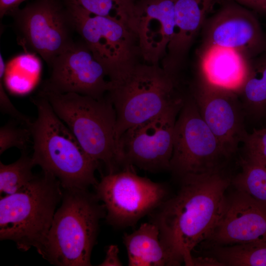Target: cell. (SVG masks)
Instances as JSON below:
<instances>
[{"label":"cell","mask_w":266,"mask_h":266,"mask_svg":"<svg viewBox=\"0 0 266 266\" xmlns=\"http://www.w3.org/2000/svg\"><path fill=\"white\" fill-rule=\"evenodd\" d=\"M180 180L177 194L150 214L151 222L158 227L174 266H194L192 252L209 237L221 218L232 177L222 171Z\"/></svg>","instance_id":"cell-1"},{"label":"cell","mask_w":266,"mask_h":266,"mask_svg":"<svg viewBox=\"0 0 266 266\" xmlns=\"http://www.w3.org/2000/svg\"><path fill=\"white\" fill-rule=\"evenodd\" d=\"M32 101L37 113L28 127L33 140L34 165L57 178L63 189L95 187L99 182L95 172L99 162L86 153L45 97L38 94Z\"/></svg>","instance_id":"cell-2"},{"label":"cell","mask_w":266,"mask_h":266,"mask_svg":"<svg viewBox=\"0 0 266 266\" xmlns=\"http://www.w3.org/2000/svg\"><path fill=\"white\" fill-rule=\"evenodd\" d=\"M63 190L41 256L57 266H90L104 205L88 189Z\"/></svg>","instance_id":"cell-3"},{"label":"cell","mask_w":266,"mask_h":266,"mask_svg":"<svg viewBox=\"0 0 266 266\" xmlns=\"http://www.w3.org/2000/svg\"><path fill=\"white\" fill-rule=\"evenodd\" d=\"M38 94L47 99L86 153L95 161L104 164L108 173L125 166L115 134L116 112L107 96L95 99L73 93L41 90Z\"/></svg>","instance_id":"cell-4"},{"label":"cell","mask_w":266,"mask_h":266,"mask_svg":"<svg viewBox=\"0 0 266 266\" xmlns=\"http://www.w3.org/2000/svg\"><path fill=\"white\" fill-rule=\"evenodd\" d=\"M63 190L54 175L42 171L19 191L0 197V240L17 248L32 247L41 256Z\"/></svg>","instance_id":"cell-5"},{"label":"cell","mask_w":266,"mask_h":266,"mask_svg":"<svg viewBox=\"0 0 266 266\" xmlns=\"http://www.w3.org/2000/svg\"><path fill=\"white\" fill-rule=\"evenodd\" d=\"M111 82L107 96L116 114L119 140L129 129L148 120L182 100L179 77L158 65L137 63L126 74Z\"/></svg>","instance_id":"cell-6"},{"label":"cell","mask_w":266,"mask_h":266,"mask_svg":"<svg viewBox=\"0 0 266 266\" xmlns=\"http://www.w3.org/2000/svg\"><path fill=\"white\" fill-rule=\"evenodd\" d=\"M232 159L203 121L189 91L175 124L169 170L181 179L225 171Z\"/></svg>","instance_id":"cell-7"},{"label":"cell","mask_w":266,"mask_h":266,"mask_svg":"<svg viewBox=\"0 0 266 266\" xmlns=\"http://www.w3.org/2000/svg\"><path fill=\"white\" fill-rule=\"evenodd\" d=\"M66 7L72 28L106 68L110 81L120 78L138 63V40L129 26L67 2Z\"/></svg>","instance_id":"cell-8"},{"label":"cell","mask_w":266,"mask_h":266,"mask_svg":"<svg viewBox=\"0 0 266 266\" xmlns=\"http://www.w3.org/2000/svg\"><path fill=\"white\" fill-rule=\"evenodd\" d=\"M94 188L104 205L107 223L118 229L135 226L168 195L166 185L139 176L131 166L103 176Z\"/></svg>","instance_id":"cell-9"},{"label":"cell","mask_w":266,"mask_h":266,"mask_svg":"<svg viewBox=\"0 0 266 266\" xmlns=\"http://www.w3.org/2000/svg\"><path fill=\"white\" fill-rule=\"evenodd\" d=\"M185 96L162 113L129 129L121 135L119 145L125 166H135L152 172L169 170L175 124Z\"/></svg>","instance_id":"cell-10"},{"label":"cell","mask_w":266,"mask_h":266,"mask_svg":"<svg viewBox=\"0 0 266 266\" xmlns=\"http://www.w3.org/2000/svg\"><path fill=\"white\" fill-rule=\"evenodd\" d=\"M23 45L50 66L73 42L67 9L58 0H36L12 14Z\"/></svg>","instance_id":"cell-11"},{"label":"cell","mask_w":266,"mask_h":266,"mask_svg":"<svg viewBox=\"0 0 266 266\" xmlns=\"http://www.w3.org/2000/svg\"><path fill=\"white\" fill-rule=\"evenodd\" d=\"M190 91L204 122L232 158L247 134L246 116L239 96L197 77Z\"/></svg>","instance_id":"cell-12"},{"label":"cell","mask_w":266,"mask_h":266,"mask_svg":"<svg viewBox=\"0 0 266 266\" xmlns=\"http://www.w3.org/2000/svg\"><path fill=\"white\" fill-rule=\"evenodd\" d=\"M206 18L202 44L234 50L251 59L266 50V34L255 13L231 0Z\"/></svg>","instance_id":"cell-13"},{"label":"cell","mask_w":266,"mask_h":266,"mask_svg":"<svg viewBox=\"0 0 266 266\" xmlns=\"http://www.w3.org/2000/svg\"><path fill=\"white\" fill-rule=\"evenodd\" d=\"M50 66V76L41 91L101 99L111 87L106 68L84 42H73Z\"/></svg>","instance_id":"cell-14"},{"label":"cell","mask_w":266,"mask_h":266,"mask_svg":"<svg viewBox=\"0 0 266 266\" xmlns=\"http://www.w3.org/2000/svg\"><path fill=\"white\" fill-rule=\"evenodd\" d=\"M266 240V204L235 189L227 195L222 215L203 246Z\"/></svg>","instance_id":"cell-15"},{"label":"cell","mask_w":266,"mask_h":266,"mask_svg":"<svg viewBox=\"0 0 266 266\" xmlns=\"http://www.w3.org/2000/svg\"><path fill=\"white\" fill-rule=\"evenodd\" d=\"M175 0H139L135 5L133 30L145 63L158 65L166 55L174 29Z\"/></svg>","instance_id":"cell-16"},{"label":"cell","mask_w":266,"mask_h":266,"mask_svg":"<svg viewBox=\"0 0 266 266\" xmlns=\"http://www.w3.org/2000/svg\"><path fill=\"white\" fill-rule=\"evenodd\" d=\"M215 0H175L174 34L162 67L179 77L188 53L214 5Z\"/></svg>","instance_id":"cell-17"},{"label":"cell","mask_w":266,"mask_h":266,"mask_svg":"<svg viewBox=\"0 0 266 266\" xmlns=\"http://www.w3.org/2000/svg\"><path fill=\"white\" fill-rule=\"evenodd\" d=\"M197 54V77L239 96L248 76L250 59L234 50L202 44Z\"/></svg>","instance_id":"cell-18"},{"label":"cell","mask_w":266,"mask_h":266,"mask_svg":"<svg viewBox=\"0 0 266 266\" xmlns=\"http://www.w3.org/2000/svg\"><path fill=\"white\" fill-rule=\"evenodd\" d=\"M123 241L129 266H174L160 240L159 228L152 222L142 223L132 233H125Z\"/></svg>","instance_id":"cell-19"},{"label":"cell","mask_w":266,"mask_h":266,"mask_svg":"<svg viewBox=\"0 0 266 266\" xmlns=\"http://www.w3.org/2000/svg\"><path fill=\"white\" fill-rule=\"evenodd\" d=\"M239 97L246 116L258 118L266 113V50L250 59L248 76Z\"/></svg>","instance_id":"cell-20"},{"label":"cell","mask_w":266,"mask_h":266,"mask_svg":"<svg viewBox=\"0 0 266 266\" xmlns=\"http://www.w3.org/2000/svg\"><path fill=\"white\" fill-rule=\"evenodd\" d=\"M203 248L221 266H266V240Z\"/></svg>","instance_id":"cell-21"},{"label":"cell","mask_w":266,"mask_h":266,"mask_svg":"<svg viewBox=\"0 0 266 266\" xmlns=\"http://www.w3.org/2000/svg\"><path fill=\"white\" fill-rule=\"evenodd\" d=\"M240 172L232 177L231 185L266 204V164L241 157Z\"/></svg>","instance_id":"cell-22"},{"label":"cell","mask_w":266,"mask_h":266,"mask_svg":"<svg viewBox=\"0 0 266 266\" xmlns=\"http://www.w3.org/2000/svg\"><path fill=\"white\" fill-rule=\"evenodd\" d=\"M34 166L32 156L24 152L13 163L5 165L0 162V197L14 194L27 185L35 176L32 172Z\"/></svg>","instance_id":"cell-23"},{"label":"cell","mask_w":266,"mask_h":266,"mask_svg":"<svg viewBox=\"0 0 266 266\" xmlns=\"http://www.w3.org/2000/svg\"><path fill=\"white\" fill-rule=\"evenodd\" d=\"M67 2L92 14L114 19L133 30L136 3L131 0H67Z\"/></svg>","instance_id":"cell-24"},{"label":"cell","mask_w":266,"mask_h":266,"mask_svg":"<svg viewBox=\"0 0 266 266\" xmlns=\"http://www.w3.org/2000/svg\"><path fill=\"white\" fill-rule=\"evenodd\" d=\"M32 139L30 129L8 123L0 128V154L12 147L26 150Z\"/></svg>","instance_id":"cell-25"},{"label":"cell","mask_w":266,"mask_h":266,"mask_svg":"<svg viewBox=\"0 0 266 266\" xmlns=\"http://www.w3.org/2000/svg\"><path fill=\"white\" fill-rule=\"evenodd\" d=\"M242 145V157L266 164V127L248 133Z\"/></svg>","instance_id":"cell-26"},{"label":"cell","mask_w":266,"mask_h":266,"mask_svg":"<svg viewBox=\"0 0 266 266\" xmlns=\"http://www.w3.org/2000/svg\"><path fill=\"white\" fill-rule=\"evenodd\" d=\"M0 109L1 112L10 115L26 127H28L32 122L29 117L20 112L12 104L5 91L0 78Z\"/></svg>","instance_id":"cell-27"},{"label":"cell","mask_w":266,"mask_h":266,"mask_svg":"<svg viewBox=\"0 0 266 266\" xmlns=\"http://www.w3.org/2000/svg\"><path fill=\"white\" fill-rule=\"evenodd\" d=\"M216 3L224 0H215ZM255 13L266 15V0H231Z\"/></svg>","instance_id":"cell-28"},{"label":"cell","mask_w":266,"mask_h":266,"mask_svg":"<svg viewBox=\"0 0 266 266\" xmlns=\"http://www.w3.org/2000/svg\"><path fill=\"white\" fill-rule=\"evenodd\" d=\"M119 248L117 245L112 244L106 249L105 257L100 266H122L123 263L119 258Z\"/></svg>","instance_id":"cell-29"},{"label":"cell","mask_w":266,"mask_h":266,"mask_svg":"<svg viewBox=\"0 0 266 266\" xmlns=\"http://www.w3.org/2000/svg\"><path fill=\"white\" fill-rule=\"evenodd\" d=\"M26 0H0V16L12 14L19 8V5Z\"/></svg>","instance_id":"cell-30"},{"label":"cell","mask_w":266,"mask_h":266,"mask_svg":"<svg viewBox=\"0 0 266 266\" xmlns=\"http://www.w3.org/2000/svg\"><path fill=\"white\" fill-rule=\"evenodd\" d=\"M134 2H136L137 1L139 0H131Z\"/></svg>","instance_id":"cell-31"}]
</instances>
